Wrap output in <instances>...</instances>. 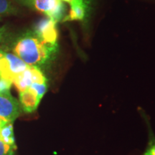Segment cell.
<instances>
[{
  "label": "cell",
  "instance_id": "1",
  "mask_svg": "<svg viewBox=\"0 0 155 155\" xmlns=\"http://www.w3.org/2000/svg\"><path fill=\"white\" fill-rule=\"evenodd\" d=\"M13 53L28 65L39 68L51 61L57 52L45 45L33 31H28L15 42Z\"/></svg>",
  "mask_w": 155,
  "mask_h": 155
},
{
  "label": "cell",
  "instance_id": "12",
  "mask_svg": "<svg viewBox=\"0 0 155 155\" xmlns=\"http://www.w3.org/2000/svg\"><path fill=\"white\" fill-rule=\"evenodd\" d=\"M17 147L5 144L0 139V155H15Z\"/></svg>",
  "mask_w": 155,
  "mask_h": 155
},
{
  "label": "cell",
  "instance_id": "6",
  "mask_svg": "<svg viewBox=\"0 0 155 155\" xmlns=\"http://www.w3.org/2000/svg\"><path fill=\"white\" fill-rule=\"evenodd\" d=\"M19 102L12 96L10 92L0 94V119L7 122H14L20 115Z\"/></svg>",
  "mask_w": 155,
  "mask_h": 155
},
{
  "label": "cell",
  "instance_id": "11",
  "mask_svg": "<svg viewBox=\"0 0 155 155\" xmlns=\"http://www.w3.org/2000/svg\"><path fill=\"white\" fill-rule=\"evenodd\" d=\"M17 9L9 0H0V16L15 15Z\"/></svg>",
  "mask_w": 155,
  "mask_h": 155
},
{
  "label": "cell",
  "instance_id": "10",
  "mask_svg": "<svg viewBox=\"0 0 155 155\" xmlns=\"http://www.w3.org/2000/svg\"><path fill=\"white\" fill-rule=\"evenodd\" d=\"M148 129V142L142 155H155V135L151 127L150 119L144 112L141 113Z\"/></svg>",
  "mask_w": 155,
  "mask_h": 155
},
{
  "label": "cell",
  "instance_id": "8",
  "mask_svg": "<svg viewBox=\"0 0 155 155\" xmlns=\"http://www.w3.org/2000/svg\"><path fill=\"white\" fill-rule=\"evenodd\" d=\"M0 139L5 144L17 147L13 129V122H7L0 119Z\"/></svg>",
  "mask_w": 155,
  "mask_h": 155
},
{
  "label": "cell",
  "instance_id": "5",
  "mask_svg": "<svg viewBox=\"0 0 155 155\" xmlns=\"http://www.w3.org/2000/svg\"><path fill=\"white\" fill-rule=\"evenodd\" d=\"M12 83L18 91L22 93L30 88L32 83H47V78L38 67L29 65L23 72L15 78Z\"/></svg>",
  "mask_w": 155,
  "mask_h": 155
},
{
  "label": "cell",
  "instance_id": "9",
  "mask_svg": "<svg viewBox=\"0 0 155 155\" xmlns=\"http://www.w3.org/2000/svg\"><path fill=\"white\" fill-rule=\"evenodd\" d=\"M90 7H87L85 5H77L71 6V10L68 15H65L63 19V22L73 20H83L88 16Z\"/></svg>",
  "mask_w": 155,
  "mask_h": 155
},
{
  "label": "cell",
  "instance_id": "14",
  "mask_svg": "<svg viewBox=\"0 0 155 155\" xmlns=\"http://www.w3.org/2000/svg\"><path fill=\"white\" fill-rule=\"evenodd\" d=\"M2 35H3V32H2V31L0 30V40H1L2 38Z\"/></svg>",
  "mask_w": 155,
  "mask_h": 155
},
{
  "label": "cell",
  "instance_id": "13",
  "mask_svg": "<svg viewBox=\"0 0 155 155\" xmlns=\"http://www.w3.org/2000/svg\"><path fill=\"white\" fill-rule=\"evenodd\" d=\"M12 84V82H11V81L0 78V94L10 92Z\"/></svg>",
  "mask_w": 155,
  "mask_h": 155
},
{
  "label": "cell",
  "instance_id": "3",
  "mask_svg": "<svg viewBox=\"0 0 155 155\" xmlns=\"http://www.w3.org/2000/svg\"><path fill=\"white\" fill-rule=\"evenodd\" d=\"M29 66L15 54L0 49V78L13 82Z\"/></svg>",
  "mask_w": 155,
  "mask_h": 155
},
{
  "label": "cell",
  "instance_id": "2",
  "mask_svg": "<svg viewBox=\"0 0 155 155\" xmlns=\"http://www.w3.org/2000/svg\"><path fill=\"white\" fill-rule=\"evenodd\" d=\"M25 6L43 13L58 22L65 17L66 7L61 0H17Z\"/></svg>",
  "mask_w": 155,
  "mask_h": 155
},
{
  "label": "cell",
  "instance_id": "4",
  "mask_svg": "<svg viewBox=\"0 0 155 155\" xmlns=\"http://www.w3.org/2000/svg\"><path fill=\"white\" fill-rule=\"evenodd\" d=\"M57 23L49 17L40 19L35 25L33 32L43 43L54 51H58Z\"/></svg>",
  "mask_w": 155,
  "mask_h": 155
},
{
  "label": "cell",
  "instance_id": "7",
  "mask_svg": "<svg viewBox=\"0 0 155 155\" xmlns=\"http://www.w3.org/2000/svg\"><path fill=\"white\" fill-rule=\"evenodd\" d=\"M41 98L30 88L19 93V104L21 108L26 113H32L35 111Z\"/></svg>",
  "mask_w": 155,
  "mask_h": 155
}]
</instances>
